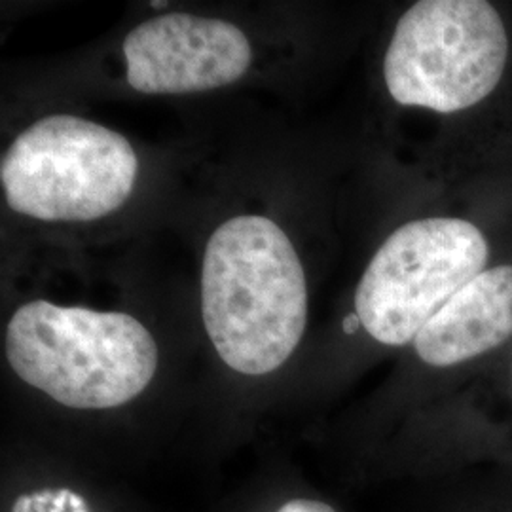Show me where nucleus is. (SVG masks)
Instances as JSON below:
<instances>
[{"instance_id":"f257e3e1","label":"nucleus","mask_w":512,"mask_h":512,"mask_svg":"<svg viewBox=\"0 0 512 512\" xmlns=\"http://www.w3.org/2000/svg\"><path fill=\"white\" fill-rule=\"evenodd\" d=\"M202 317L220 359L245 376L285 365L308 323V283L293 241L274 220L239 215L207 241Z\"/></svg>"},{"instance_id":"f03ea898","label":"nucleus","mask_w":512,"mask_h":512,"mask_svg":"<svg viewBox=\"0 0 512 512\" xmlns=\"http://www.w3.org/2000/svg\"><path fill=\"white\" fill-rule=\"evenodd\" d=\"M6 357L25 384L55 403L107 410L133 401L158 370L150 330L122 311L33 300L6 329Z\"/></svg>"},{"instance_id":"7ed1b4c3","label":"nucleus","mask_w":512,"mask_h":512,"mask_svg":"<svg viewBox=\"0 0 512 512\" xmlns=\"http://www.w3.org/2000/svg\"><path fill=\"white\" fill-rule=\"evenodd\" d=\"M139 160L114 129L54 114L23 129L4 152L0 183L12 211L46 222L107 217L133 192Z\"/></svg>"},{"instance_id":"20e7f679","label":"nucleus","mask_w":512,"mask_h":512,"mask_svg":"<svg viewBox=\"0 0 512 512\" xmlns=\"http://www.w3.org/2000/svg\"><path fill=\"white\" fill-rule=\"evenodd\" d=\"M509 57L505 23L486 0H421L404 12L384 59L387 92L404 107L452 114L499 86Z\"/></svg>"},{"instance_id":"39448f33","label":"nucleus","mask_w":512,"mask_h":512,"mask_svg":"<svg viewBox=\"0 0 512 512\" xmlns=\"http://www.w3.org/2000/svg\"><path fill=\"white\" fill-rule=\"evenodd\" d=\"M490 249L473 222L412 220L370 260L355 293V315L378 344L403 348L437 311L484 272Z\"/></svg>"},{"instance_id":"423d86ee","label":"nucleus","mask_w":512,"mask_h":512,"mask_svg":"<svg viewBox=\"0 0 512 512\" xmlns=\"http://www.w3.org/2000/svg\"><path fill=\"white\" fill-rule=\"evenodd\" d=\"M126 80L147 95L211 92L238 82L253 61L249 38L224 19L165 14L124 40Z\"/></svg>"},{"instance_id":"0eeeda50","label":"nucleus","mask_w":512,"mask_h":512,"mask_svg":"<svg viewBox=\"0 0 512 512\" xmlns=\"http://www.w3.org/2000/svg\"><path fill=\"white\" fill-rule=\"evenodd\" d=\"M512 338V266L488 268L461 287L412 342L423 365L450 370L475 363Z\"/></svg>"},{"instance_id":"6e6552de","label":"nucleus","mask_w":512,"mask_h":512,"mask_svg":"<svg viewBox=\"0 0 512 512\" xmlns=\"http://www.w3.org/2000/svg\"><path fill=\"white\" fill-rule=\"evenodd\" d=\"M501 471L463 482L461 512H512V465Z\"/></svg>"},{"instance_id":"1a4fd4ad","label":"nucleus","mask_w":512,"mask_h":512,"mask_svg":"<svg viewBox=\"0 0 512 512\" xmlns=\"http://www.w3.org/2000/svg\"><path fill=\"white\" fill-rule=\"evenodd\" d=\"M277 512H336L330 505L323 501H313V499H293L285 503Z\"/></svg>"},{"instance_id":"9d476101","label":"nucleus","mask_w":512,"mask_h":512,"mask_svg":"<svg viewBox=\"0 0 512 512\" xmlns=\"http://www.w3.org/2000/svg\"><path fill=\"white\" fill-rule=\"evenodd\" d=\"M150 6H154V8H164V6H167V2H150Z\"/></svg>"},{"instance_id":"9b49d317","label":"nucleus","mask_w":512,"mask_h":512,"mask_svg":"<svg viewBox=\"0 0 512 512\" xmlns=\"http://www.w3.org/2000/svg\"><path fill=\"white\" fill-rule=\"evenodd\" d=\"M511 378H512V366H511Z\"/></svg>"}]
</instances>
